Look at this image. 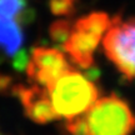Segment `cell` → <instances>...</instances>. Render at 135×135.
Listing matches in <instances>:
<instances>
[{
	"mask_svg": "<svg viewBox=\"0 0 135 135\" xmlns=\"http://www.w3.org/2000/svg\"><path fill=\"white\" fill-rule=\"evenodd\" d=\"M78 0H49V9L56 16H70L75 13Z\"/></svg>",
	"mask_w": 135,
	"mask_h": 135,
	"instance_id": "10",
	"label": "cell"
},
{
	"mask_svg": "<svg viewBox=\"0 0 135 135\" xmlns=\"http://www.w3.org/2000/svg\"><path fill=\"white\" fill-rule=\"evenodd\" d=\"M0 135H8V134H6V133H4V131L0 129Z\"/></svg>",
	"mask_w": 135,
	"mask_h": 135,
	"instance_id": "11",
	"label": "cell"
},
{
	"mask_svg": "<svg viewBox=\"0 0 135 135\" xmlns=\"http://www.w3.org/2000/svg\"><path fill=\"white\" fill-rule=\"evenodd\" d=\"M11 91L18 97L25 115L31 121L38 124H46L59 119L53 106L48 88L35 83L30 85L18 84L13 86Z\"/></svg>",
	"mask_w": 135,
	"mask_h": 135,
	"instance_id": "6",
	"label": "cell"
},
{
	"mask_svg": "<svg viewBox=\"0 0 135 135\" xmlns=\"http://www.w3.org/2000/svg\"><path fill=\"white\" fill-rule=\"evenodd\" d=\"M59 119L70 120L85 114L99 99V88L83 73L68 70L48 88Z\"/></svg>",
	"mask_w": 135,
	"mask_h": 135,
	"instance_id": "2",
	"label": "cell"
},
{
	"mask_svg": "<svg viewBox=\"0 0 135 135\" xmlns=\"http://www.w3.org/2000/svg\"><path fill=\"white\" fill-rule=\"evenodd\" d=\"M106 58L123 76L135 80V18L115 16L103 39Z\"/></svg>",
	"mask_w": 135,
	"mask_h": 135,
	"instance_id": "4",
	"label": "cell"
},
{
	"mask_svg": "<svg viewBox=\"0 0 135 135\" xmlns=\"http://www.w3.org/2000/svg\"><path fill=\"white\" fill-rule=\"evenodd\" d=\"M9 60L16 70L26 66L21 23L0 18V61Z\"/></svg>",
	"mask_w": 135,
	"mask_h": 135,
	"instance_id": "7",
	"label": "cell"
},
{
	"mask_svg": "<svg viewBox=\"0 0 135 135\" xmlns=\"http://www.w3.org/2000/svg\"><path fill=\"white\" fill-rule=\"evenodd\" d=\"M70 135H131L135 131V114L130 105L116 94L99 98L89 110L66 120Z\"/></svg>",
	"mask_w": 135,
	"mask_h": 135,
	"instance_id": "1",
	"label": "cell"
},
{
	"mask_svg": "<svg viewBox=\"0 0 135 135\" xmlns=\"http://www.w3.org/2000/svg\"><path fill=\"white\" fill-rule=\"evenodd\" d=\"M110 15L104 11H93L73 24L71 31L64 41L65 54L81 69L94 65V54L111 25Z\"/></svg>",
	"mask_w": 135,
	"mask_h": 135,
	"instance_id": "3",
	"label": "cell"
},
{
	"mask_svg": "<svg viewBox=\"0 0 135 135\" xmlns=\"http://www.w3.org/2000/svg\"><path fill=\"white\" fill-rule=\"evenodd\" d=\"M0 18L24 23L30 19L28 0H0Z\"/></svg>",
	"mask_w": 135,
	"mask_h": 135,
	"instance_id": "8",
	"label": "cell"
},
{
	"mask_svg": "<svg viewBox=\"0 0 135 135\" xmlns=\"http://www.w3.org/2000/svg\"><path fill=\"white\" fill-rule=\"evenodd\" d=\"M73 24L68 19H60L54 21L51 26H50V36L54 41L60 43L61 45L64 44V41L68 39L69 34L71 31Z\"/></svg>",
	"mask_w": 135,
	"mask_h": 135,
	"instance_id": "9",
	"label": "cell"
},
{
	"mask_svg": "<svg viewBox=\"0 0 135 135\" xmlns=\"http://www.w3.org/2000/svg\"><path fill=\"white\" fill-rule=\"evenodd\" d=\"M70 69L68 58L61 50L49 46H36L30 53L25 71L31 83L49 88Z\"/></svg>",
	"mask_w": 135,
	"mask_h": 135,
	"instance_id": "5",
	"label": "cell"
}]
</instances>
